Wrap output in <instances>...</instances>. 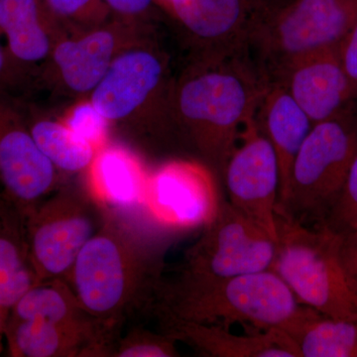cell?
<instances>
[{
	"label": "cell",
	"mask_w": 357,
	"mask_h": 357,
	"mask_svg": "<svg viewBox=\"0 0 357 357\" xmlns=\"http://www.w3.org/2000/svg\"><path fill=\"white\" fill-rule=\"evenodd\" d=\"M164 272L158 249L119 208L77 255L69 282L84 309L117 333L126 319L149 312Z\"/></svg>",
	"instance_id": "1"
},
{
	"label": "cell",
	"mask_w": 357,
	"mask_h": 357,
	"mask_svg": "<svg viewBox=\"0 0 357 357\" xmlns=\"http://www.w3.org/2000/svg\"><path fill=\"white\" fill-rule=\"evenodd\" d=\"M199 58L178 84L174 105L199 153L223 177L239 133L255 116L268 82L244 47L199 53Z\"/></svg>",
	"instance_id": "2"
},
{
	"label": "cell",
	"mask_w": 357,
	"mask_h": 357,
	"mask_svg": "<svg viewBox=\"0 0 357 357\" xmlns=\"http://www.w3.org/2000/svg\"><path fill=\"white\" fill-rule=\"evenodd\" d=\"M311 307L302 306L273 270L231 277L162 274L152 311L194 323L229 328L241 325L257 331L287 332Z\"/></svg>",
	"instance_id": "3"
},
{
	"label": "cell",
	"mask_w": 357,
	"mask_h": 357,
	"mask_svg": "<svg viewBox=\"0 0 357 357\" xmlns=\"http://www.w3.org/2000/svg\"><path fill=\"white\" fill-rule=\"evenodd\" d=\"M4 338L11 357H112L119 333L89 314L68 282L55 279L9 307Z\"/></svg>",
	"instance_id": "4"
},
{
	"label": "cell",
	"mask_w": 357,
	"mask_h": 357,
	"mask_svg": "<svg viewBox=\"0 0 357 357\" xmlns=\"http://www.w3.org/2000/svg\"><path fill=\"white\" fill-rule=\"evenodd\" d=\"M357 18V0H255L243 46L268 83L296 59L337 46Z\"/></svg>",
	"instance_id": "5"
},
{
	"label": "cell",
	"mask_w": 357,
	"mask_h": 357,
	"mask_svg": "<svg viewBox=\"0 0 357 357\" xmlns=\"http://www.w3.org/2000/svg\"><path fill=\"white\" fill-rule=\"evenodd\" d=\"M357 153V100L314 124L291 169L277 213L303 225L324 227L344 190Z\"/></svg>",
	"instance_id": "6"
},
{
	"label": "cell",
	"mask_w": 357,
	"mask_h": 357,
	"mask_svg": "<svg viewBox=\"0 0 357 357\" xmlns=\"http://www.w3.org/2000/svg\"><path fill=\"white\" fill-rule=\"evenodd\" d=\"M276 253L271 270L301 304L330 318L357 321V294L340 257V234L276 213Z\"/></svg>",
	"instance_id": "7"
},
{
	"label": "cell",
	"mask_w": 357,
	"mask_h": 357,
	"mask_svg": "<svg viewBox=\"0 0 357 357\" xmlns=\"http://www.w3.org/2000/svg\"><path fill=\"white\" fill-rule=\"evenodd\" d=\"M107 204L89 184L58 187L25 213L37 281L69 282L79 253L105 222Z\"/></svg>",
	"instance_id": "8"
},
{
	"label": "cell",
	"mask_w": 357,
	"mask_h": 357,
	"mask_svg": "<svg viewBox=\"0 0 357 357\" xmlns=\"http://www.w3.org/2000/svg\"><path fill=\"white\" fill-rule=\"evenodd\" d=\"M275 253L276 241L266 231L229 202H220L176 272L204 277L256 273L271 269Z\"/></svg>",
	"instance_id": "9"
},
{
	"label": "cell",
	"mask_w": 357,
	"mask_h": 357,
	"mask_svg": "<svg viewBox=\"0 0 357 357\" xmlns=\"http://www.w3.org/2000/svg\"><path fill=\"white\" fill-rule=\"evenodd\" d=\"M238 141L223 174L229 203L277 241L276 213L280 191L278 159L255 117L244 124Z\"/></svg>",
	"instance_id": "10"
},
{
	"label": "cell",
	"mask_w": 357,
	"mask_h": 357,
	"mask_svg": "<svg viewBox=\"0 0 357 357\" xmlns=\"http://www.w3.org/2000/svg\"><path fill=\"white\" fill-rule=\"evenodd\" d=\"M210 169L189 161H173L148 177L143 206L157 222L171 227L206 225L220 202Z\"/></svg>",
	"instance_id": "11"
},
{
	"label": "cell",
	"mask_w": 357,
	"mask_h": 357,
	"mask_svg": "<svg viewBox=\"0 0 357 357\" xmlns=\"http://www.w3.org/2000/svg\"><path fill=\"white\" fill-rule=\"evenodd\" d=\"M0 182L26 213L55 191L58 169L41 151L26 122L0 102Z\"/></svg>",
	"instance_id": "12"
},
{
	"label": "cell",
	"mask_w": 357,
	"mask_h": 357,
	"mask_svg": "<svg viewBox=\"0 0 357 357\" xmlns=\"http://www.w3.org/2000/svg\"><path fill=\"white\" fill-rule=\"evenodd\" d=\"M340 45L294 60L270 83L281 84L312 124L331 119L357 100L340 60Z\"/></svg>",
	"instance_id": "13"
},
{
	"label": "cell",
	"mask_w": 357,
	"mask_h": 357,
	"mask_svg": "<svg viewBox=\"0 0 357 357\" xmlns=\"http://www.w3.org/2000/svg\"><path fill=\"white\" fill-rule=\"evenodd\" d=\"M161 332L178 342H184L204 356L301 357L297 345L283 331H255L238 335L229 328L194 323L176 318L168 312L152 311Z\"/></svg>",
	"instance_id": "14"
},
{
	"label": "cell",
	"mask_w": 357,
	"mask_h": 357,
	"mask_svg": "<svg viewBox=\"0 0 357 357\" xmlns=\"http://www.w3.org/2000/svg\"><path fill=\"white\" fill-rule=\"evenodd\" d=\"M164 76L165 65L158 54L126 52L114 59L93 89L91 105L107 121L126 119L159 91Z\"/></svg>",
	"instance_id": "15"
},
{
	"label": "cell",
	"mask_w": 357,
	"mask_h": 357,
	"mask_svg": "<svg viewBox=\"0 0 357 357\" xmlns=\"http://www.w3.org/2000/svg\"><path fill=\"white\" fill-rule=\"evenodd\" d=\"M199 46V53L243 47L255 0H157Z\"/></svg>",
	"instance_id": "16"
},
{
	"label": "cell",
	"mask_w": 357,
	"mask_h": 357,
	"mask_svg": "<svg viewBox=\"0 0 357 357\" xmlns=\"http://www.w3.org/2000/svg\"><path fill=\"white\" fill-rule=\"evenodd\" d=\"M255 117L278 159L280 204L287 192L294 160L314 124L288 91L277 83H268Z\"/></svg>",
	"instance_id": "17"
},
{
	"label": "cell",
	"mask_w": 357,
	"mask_h": 357,
	"mask_svg": "<svg viewBox=\"0 0 357 357\" xmlns=\"http://www.w3.org/2000/svg\"><path fill=\"white\" fill-rule=\"evenodd\" d=\"M38 284L28 244L25 213L0 192V305L9 309Z\"/></svg>",
	"instance_id": "18"
},
{
	"label": "cell",
	"mask_w": 357,
	"mask_h": 357,
	"mask_svg": "<svg viewBox=\"0 0 357 357\" xmlns=\"http://www.w3.org/2000/svg\"><path fill=\"white\" fill-rule=\"evenodd\" d=\"M91 167V187L107 206H143L148 177L132 155L119 147L103 148Z\"/></svg>",
	"instance_id": "19"
},
{
	"label": "cell",
	"mask_w": 357,
	"mask_h": 357,
	"mask_svg": "<svg viewBox=\"0 0 357 357\" xmlns=\"http://www.w3.org/2000/svg\"><path fill=\"white\" fill-rule=\"evenodd\" d=\"M115 39L107 30L83 38L68 40L56 47L54 60L65 84L77 93L93 91L114 61Z\"/></svg>",
	"instance_id": "20"
},
{
	"label": "cell",
	"mask_w": 357,
	"mask_h": 357,
	"mask_svg": "<svg viewBox=\"0 0 357 357\" xmlns=\"http://www.w3.org/2000/svg\"><path fill=\"white\" fill-rule=\"evenodd\" d=\"M0 31L18 62L34 64L51 50L42 0H0Z\"/></svg>",
	"instance_id": "21"
},
{
	"label": "cell",
	"mask_w": 357,
	"mask_h": 357,
	"mask_svg": "<svg viewBox=\"0 0 357 357\" xmlns=\"http://www.w3.org/2000/svg\"><path fill=\"white\" fill-rule=\"evenodd\" d=\"M301 357H357V321L310 311L286 332Z\"/></svg>",
	"instance_id": "22"
},
{
	"label": "cell",
	"mask_w": 357,
	"mask_h": 357,
	"mask_svg": "<svg viewBox=\"0 0 357 357\" xmlns=\"http://www.w3.org/2000/svg\"><path fill=\"white\" fill-rule=\"evenodd\" d=\"M26 124L36 144L58 170L79 173L95 161L96 148L66 124L49 119H35Z\"/></svg>",
	"instance_id": "23"
},
{
	"label": "cell",
	"mask_w": 357,
	"mask_h": 357,
	"mask_svg": "<svg viewBox=\"0 0 357 357\" xmlns=\"http://www.w3.org/2000/svg\"><path fill=\"white\" fill-rule=\"evenodd\" d=\"M178 342L167 333L133 328L124 337L117 338L112 357L178 356Z\"/></svg>",
	"instance_id": "24"
},
{
	"label": "cell",
	"mask_w": 357,
	"mask_h": 357,
	"mask_svg": "<svg viewBox=\"0 0 357 357\" xmlns=\"http://www.w3.org/2000/svg\"><path fill=\"white\" fill-rule=\"evenodd\" d=\"M357 225V153L352 161L344 190L324 227L333 234H347Z\"/></svg>",
	"instance_id": "25"
},
{
	"label": "cell",
	"mask_w": 357,
	"mask_h": 357,
	"mask_svg": "<svg viewBox=\"0 0 357 357\" xmlns=\"http://www.w3.org/2000/svg\"><path fill=\"white\" fill-rule=\"evenodd\" d=\"M109 121L95 109L91 102L77 105L70 115L66 126L82 139L88 141L98 149L102 144Z\"/></svg>",
	"instance_id": "26"
},
{
	"label": "cell",
	"mask_w": 357,
	"mask_h": 357,
	"mask_svg": "<svg viewBox=\"0 0 357 357\" xmlns=\"http://www.w3.org/2000/svg\"><path fill=\"white\" fill-rule=\"evenodd\" d=\"M338 49L345 74L357 98V18L351 30L340 42Z\"/></svg>",
	"instance_id": "27"
},
{
	"label": "cell",
	"mask_w": 357,
	"mask_h": 357,
	"mask_svg": "<svg viewBox=\"0 0 357 357\" xmlns=\"http://www.w3.org/2000/svg\"><path fill=\"white\" fill-rule=\"evenodd\" d=\"M47 7L61 17H77L96 10L98 6H107L102 0H44Z\"/></svg>",
	"instance_id": "28"
},
{
	"label": "cell",
	"mask_w": 357,
	"mask_h": 357,
	"mask_svg": "<svg viewBox=\"0 0 357 357\" xmlns=\"http://www.w3.org/2000/svg\"><path fill=\"white\" fill-rule=\"evenodd\" d=\"M340 257L352 290L357 294V237L340 236Z\"/></svg>",
	"instance_id": "29"
},
{
	"label": "cell",
	"mask_w": 357,
	"mask_h": 357,
	"mask_svg": "<svg viewBox=\"0 0 357 357\" xmlns=\"http://www.w3.org/2000/svg\"><path fill=\"white\" fill-rule=\"evenodd\" d=\"M107 7L122 15H138L146 11L154 0H102Z\"/></svg>",
	"instance_id": "30"
},
{
	"label": "cell",
	"mask_w": 357,
	"mask_h": 357,
	"mask_svg": "<svg viewBox=\"0 0 357 357\" xmlns=\"http://www.w3.org/2000/svg\"><path fill=\"white\" fill-rule=\"evenodd\" d=\"M7 314H8V309L0 305V354L3 352L6 347L4 333H6Z\"/></svg>",
	"instance_id": "31"
},
{
	"label": "cell",
	"mask_w": 357,
	"mask_h": 357,
	"mask_svg": "<svg viewBox=\"0 0 357 357\" xmlns=\"http://www.w3.org/2000/svg\"><path fill=\"white\" fill-rule=\"evenodd\" d=\"M7 66V59L6 53H4L3 49L0 46V77H2V75L6 73Z\"/></svg>",
	"instance_id": "32"
},
{
	"label": "cell",
	"mask_w": 357,
	"mask_h": 357,
	"mask_svg": "<svg viewBox=\"0 0 357 357\" xmlns=\"http://www.w3.org/2000/svg\"><path fill=\"white\" fill-rule=\"evenodd\" d=\"M351 234V236L357 237V225L354 227V229L349 230V232H347V234ZM344 234H342V236H344Z\"/></svg>",
	"instance_id": "33"
},
{
	"label": "cell",
	"mask_w": 357,
	"mask_h": 357,
	"mask_svg": "<svg viewBox=\"0 0 357 357\" xmlns=\"http://www.w3.org/2000/svg\"><path fill=\"white\" fill-rule=\"evenodd\" d=\"M3 192V189H2L1 182H0V192Z\"/></svg>",
	"instance_id": "34"
}]
</instances>
